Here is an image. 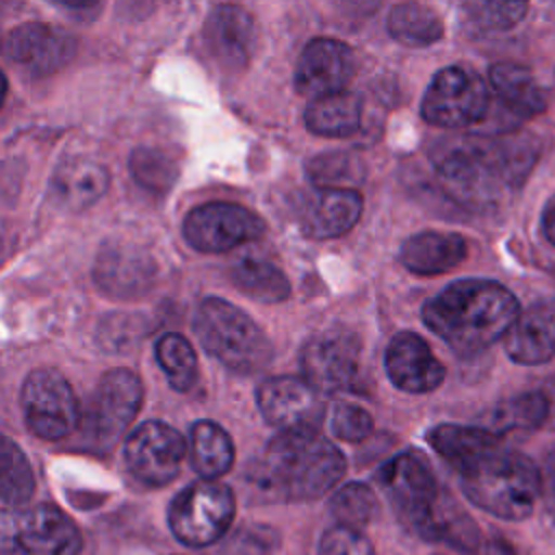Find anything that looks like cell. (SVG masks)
Listing matches in <instances>:
<instances>
[{
    "instance_id": "obj_14",
    "label": "cell",
    "mask_w": 555,
    "mask_h": 555,
    "mask_svg": "<svg viewBox=\"0 0 555 555\" xmlns=\"http://www.w3.org/2000/svg\"><path fill=\"white\" fill-rule=\"evenodd\" d=\"M360 364V343L347 330H325L301 349V371L321 395L347 390Z\"/></svg>"
},
{
    "instance_id": "obj_38",
    "label": "cell",
    "mask_w": 555,
    "mask_h": 555,
    "mask_svg": "<svg viewBox=\"0 0 555 555\" xmlns=\"http://www.w3.org/2000/svg\"><path fill=\"white\" fill-rule=\"evenodd\" d=\"M332 431L340 440L360 442L373 431L371 414L353 403H338L332 412Z\"/></svg>"
},
{
    "instance_id": "obj_5",
    "label": "cell",
    "mask_w": 555,
    "mask_h": 555,
    "mask_svg": "<svg viewBox=\"0 0 555 555\" xmlns=\"http://www.w3.org/2000/svg\"><path fill=\"white\" fill-rule=\"evenodd\" d=\"M193 325L202 347L236 373H256L273 358L267 334L251 317L221 297L204 299Z\"/></svg>"
},
{
    "instance_id": "obj_40",
    "label": "cell",
    "mask_w": 555,
    "mask_h": 555,
    "mask_svg": "<svg viewBox=\"0 0 555 555\" xmlns=\"http://www.w3.org/2000/svg\"><path fill=\"white\" fill-rule=\"evenodd\" d=\"M319 555H377L371 542L356 529L332 527L319 542Z\"/></svg>"
},
{
    "instance_id": "obj_7",
    "label": "cell",
    "mask_w": 555,
    "mask_h": 555,
    "mask_svg": "<svg viewBox=\"0 0 555 555\" xmlns=\"http://www.w3.org/2000/svg\"><path fill=\"white\" fill-rule=\"evenodd\" d=\"M141 399V379L130 369L106 371L80 414L78 425L87 442L100 449L115 444L137 416Z\"/></svg>"
},
{
    "instance_id": "obj_12",
    "label": "cell",
    "mask_w": 555,
    "mask_h": 555,
    "mask_svg": "<svg viewBox=\"0 0 555 555\" xmlns=\"http://www.w3.org/2000/svg\"><path fill=\"white\" fill-rule=\"evenodd\" d=\"M186 453V442L178 429L160 421L141 423L124 444L128 470L147 486L169 483Z\"/></svg>"
},
{
    "instance_id": "obj_11",
    "label": "cell",
    "mask_w": 555,
    "mask_h": 555,
    "mask_svg": "<svg viewBox=\"0 0 555 555\" xmlns=\"http://www.w3.org/2000/svg\"><path fill=\"white\" fill-rule=\"evenodd\" d=\"M182 232L193 249L221 254L262 236L264 223L249 208L230 202H210L186 215Z\"/></svg>"
},
{
    "instance_id": "obj_3",
    "label": "cell",
    "mask_w": 555,
    "mask_h": 555,
    "mask_svg": "<svg viewBox=\"0 0 555 555\" xmlns=\"http://www.w3.org/2000/svg\"><path fill=\"white\" fill-rule=\"evenodd\" d=\"M457 475L468 501L501 520L531 516L542 492L538 466L527 455L503 444L486 451L460 468Z\"/></svg>"
},
{
    "instance_id": "obj_25",
    "label": "cell",
    "mask_w": 555,
    "mask_h": 555,
    "mask_svg": "<svg viewBox=\"0 0 555 555\" xmlns=\"http://www.w3.org/2000/svg\"><path fill=\"white\" fill-rule=\"evenodd\" d=\"M427 442L457 473L486 451L499 447L501 438L492 429L444 423L427 434Z\"/></svg>"
},
{
    "instance_id": "obj_13",
    "label": "cell",
    "mask_w": 555,
    "mask_h": 555,
    "mask_svg": "<svg viewBox=\"0 0 555 555\" xmlns=\"http://www.w3.org/2000/svg\"><path fill=\"white\" fill-rule=\"evenodd\" d=\"M258 408L269 425L282 434L317 431L325 416L321 392L306 379L280 375L258 388Z\"/></svg>"
},
{
    "instance_id": "obj_24",
    "label": "cell",
    "mask_w": 555,
    "mask_h": 555,
    "mask_svg": "<svg viewBox=\"0 0 555 555\" xmlns=\"http://www.w3.org/2000/svg\"><path fill=\"white\" fill-rule=\"evenodd\" d=\"M468 254L466 238L453 232H418L410 236L401 251V264L416 275H438L455 269Z\"/></svg>"
},
{
    "instance_id": "obj_19",
    "label": "cell",
    "mask_w": 555,
    "mask_h": 555,
    "mask_svg": "<svg viewBox=\"0 0 555 555\" xmlns=\"http://www.w3.org/2000/svg\"><path fill=\"white\" fill-rule=\"evenodd\" d=\"M93 275L106 295L130 299L152 288L156 264L141 247L115 243L100 249Z\"/></svg>"
},
{
    "instance_id": "obj_26",
    "label": "cell",
    "mask_w": 555,
    "mask_h": 555,
    "mask_svg": "<svg viewBox=\"0 0 555 555\" xmlns=\"http://www.w3.org/2000/svg\"><path fill=\"white\" fill-rule=\"evenodd\" d=\"M490 85L496 98L516 115L533 117L546 108V98L533 74L518 63H496L490 67Z\"/></svg>"
},
{
    "instance_id": "obj_10",
    "label": "cell",
    "mask_w": 555,
    "mask_h": 555,
    "mask_svg": "<svg viewBox=\"0 0 555 555\" xmlns=\"http://www.w3.org/2000/svg\"><path fill=\"white\" fill-rule=\"evenodd\" d=\"M379 483L397 516L416 533H423L442 501L427 462L412 451L399 453L382 466Z\"/></svg>"
},
{
    "instance_id": "obj_36",
    "label": "cell",
    "mask_w": 555,
    "mask_h": 555,
    "mask_svg": "<svg viewBox=\"0 0 555 555\" xmlns=\"http://www.w3.org/2000/svg\"><path fill=\"white\" fill-rule=\"evenodd\" d=\"M330 512L340 527L360 531L373 520L377 512V499L369 486L353 481L334 492L330 499Z\"/></svg>"
},
{
    "instance_id": "obj_32",
    "label": "cell",
    "mask_w": 555,
    "mask_h": 555,
    "mask_svg": "<svg viewBox=\"0 0 555 555\" xmlns=\"http://www.w3.org/2000/svg\"><path fill=\"white\" fill-rule=\"evenodd\" d=\"M548 399L538 392H522L516 395L503 403H499L490 416L492 423V431L494 434H505V431H529V429H538L546 416H548Z\"/></svg>"
},
{
    "instance_id": "obj_35",
    "label": "cell",
    "mask_w": 555,
    "mask_h": 555,
    "mask_svg": "<svg viewBox=\"0 0 555 555\" xmlns=\"http://www.w3.org/2000/svg\"><path fill=\"white\" fill-rule=\"evenodd\" d=\"M156 360L165 375L169 377V384L184 392L189 390L197 379V358L189 340L180 334H165L156 343Z\"/></svg>"
},
{
    "instance_id": "obj_39",
    "label": "cell",
    "mask_w": 555,
    "mask_h": 555,
    "mask_svg": "<svg viewBox=\"0 0 555 555\" xmlns=\"http://www.w3.org/2000/svg\"><path fill=\"white\" fill-rule=\"evenodd\" d=\"M145 332L141 317H111L102 323L98 338L102 349L106 351H126L130 349L128 345H132L134 340L141 338V334Z\"/></svg>"
},
{
    "instance_id": "obj_6",
    "label": "cell",
    "mask_w": 555,
    "mask_h": 555,
    "mask_svg": "<svg viewBox=\"0 0 555 555\" xmlns=\"http://www.w3.org/2000/svg\"><path fill=\"white\" fill-rule=\"evenodd\" d=\"M236 501L228 486L202 479L182 488L169 505L171 533L189 546H210L234 520Z\"/></svg>"
},
{
    "instance_id": "obj_9",
    "label": "cell",
    "mask_w": 555,
    "mask_h": 555,
    "mask_svg": "<svg viewBox=\"0 0 555 555\" xmlns=\"http://www.w3.org/2000/svg\"><path fill=\"white\" fill-rule=\"evenodd\" d=\"M490 106L486 82L470 69L451 65L440 69L429 82L421 115L440 128H464L483 119Z\"/></svg>"
},
{
    "instance_id": "obj_16",
    "label": "cell",
    "mask_w": 555,
    "mask_h": 555,
    "mask_svg": "<svg viewBox=\"0 0 555 555\" xmlns=\"http://www.w3.org/2000/svg\"><path fill=\"white\" fill-rule=\"evenodd\" d=\"M4 52L26 74L41 78L69 63L76 52V39L61 26L26 22L7 35Z\"/></svg>"
},
{
    "instance_id": "obj_1",
    "label": "cell",
    "mask_w": 555,
    "mask_h": 555,
    "mask_svg": "<svg viewBox=\"0 0 555 555\" xmlns=\"http://www.w3.org/2000/svg\"><path fill=\"white\" fill-rule=\"evenodd\" d=\"M518 314V299L503 284L477 278L449 284L423 306L425 325L460 356L505 338Z\"/></svg>"
},
{
    "instance_id": "obj_42",
    "label": "cell",
    "mask_w": 555,
    "mask_h": 555,
    "mask_svg": "<svg viewBox=\"0 0 555 555\" xmlns=\"http://www.w3.org/2000/svg\"><path fill=\"white\" fill-rule=\"evenodd\" d=\"M544 236L555 245V206H551L544 215Z\"/></svg>"
},
{
    "instance_id": "obj_18",
    "label": "cell",
    "mask_w": 555,
    "mask_h": 555,
    "mask_svg": "<svg viewBox=\"0 0 555 555\" xmlns=\"http://www.w3.org/2000/svg\"><path fill=\"white\" fill-rule=\"evenodd\" d=\"M356 72L353 50L336 39H312L295 67V87L312 100L345 91Z\"/></svg>"
},
{
    "instance_id": "obj_30",
    "label": "cell",
    "mask_w": 555,
    "mask_h": 555,
    "mask_svg": "<svg viewBox=\"0 0 555 555\" xmlns=\"http://www.w3.org/2000/svg\"><path fill=\"white\" fill-rule=\"evenodd\" d=\"M388 33L405 46H429L444 33L440 15L418 2L395 4L388 13Z\"/></svg>"
},
{
    "instance_id": "obj_34",
    "label": "cell",
    "mask_w": 555,
    "mask_h": 555,
    "mask_svg": "<svg viewBox=\"0 0 555 555\" xmlns=\"http://www.w3.org/2000/svg\"><path fill=\"white\" fill-rule=\"evenodd\" d=\"M178 158L163 147H137L130 156V173L137 184L152 193H165L178 180Z\"/></svg>"
},
{
    "instance_id": "obj_27",
    "label": "cell",
    "mask_w": 555,
    "mask_h": 555,
    "mask_svg": "<svg viewBox=\"0 0 555 555\" xmlns=\"http://www.w3.org/2000/svg\"><path fill=\"white\" fill-rule=\"evenodd\" d=\"M189 462L204 479L225 475L234 464V444L230 434L212 421H197L189 431Z\"/></svg>"
},
{
    "instance_id": "obj_41",
    "label": "cell",
    "mask_w": 555,
    "mask_h": 555,
    "mask_svg": "<svg viewBox=\"0 0 555 555\" xmlns=\"http://www.w3.org/2000/svg\"><path fill=\"white\" fill-rule=\"evenodd\" d=\"M273 542H275L273 533L267 531L264 527L245 529L230 540L228 555H269L273 548L271 546Z\"/></svg>"
},
{
    "instance_id": "obj_43",
    "label": "cell",
    "mask_w": 555,
    "mask_h": 555,
    "mask_svg": "<svg viewBox=\"0 0 555 555\" xmlns=\"http://www.w3.org/2000/svg\"><path fill=\"white\" fill-rule=\"evenodd\" d=\"M551 503H553V514H555V477H553V488H551Z\"/></svg>"
},
{
    "instance_id": "obj_33",
    "label": "cell",
    "mask_w": 555,
    "mask_h": 555,
    "mask_svg": "<svg viewBox=\"0 0 555 555\" xmlns=\"http://www.w3.org/2000/svg\"><path fill=\"white\" fill-rule=\"evenodd\" d=\"M308 178L319 189H351L364 180V165L351 152H323L308 163Z\"/></svg>"
},
{
    "instance_id": "obj_21",
    "label": "cell",
    "mask_w": 555,
    "mask_h": 555,
    "mask_svg": "<svg viewBox=\"0 0 555 555\" xmlns=\"http://www.w3.org/2000/svg\"><path fill=\"white\" fill-rule=\"evenodd\" d=\"M505 351L518 364H542L555 356V299L518 314L505 336Z\"/></svg>"
},
{
    "instance_id": "obj_8",
    "label": "cell",
    "mask_w": 555,
    "mask_h": 555,
    "mask_svg": "<svg viewBox=\"0 0 555 555\" xmlns=\"http://www.w3.org/2000/svg\"><path fill=\"white\" fill-rule=\"evenodd\" d=\"M20 405L28 429L43 440H61L80 423L78 401L69 382L50 366L28 373L22 384Z\"/></svg>"
},
{
    "instance_id": "obj_2",
    "label": "cell",
    "mask_w": 555,
    "mask_h": 555,
    "mask_svg": "<svg viewBox=\"0 0 555 555\" xmlns=\"http://www.w3.org/2000/svg\"><path fill=\"white\" fill-rule=\"evenodd\" d=\"M347 462L319 431L278 434L249 470L254 488L273 501H310L330 492Z\"/></svg>"
},
{
    "instance_id": "obj_31",
    "label": "cell",
    "mask_w": 555,
    "mask_h": 555,
    "mask_svg": "<svg viewBox=\"0 0 555 555\" xmlns=\"http://www.w3.org/2000/svg\"><path fill=\"white\" fill-rule=\"evenodd\" d=\"M230 280L238 291L264 304H278L291 295V282L286 275L267 260L245 258L236 262L230 269Z\"/></svg>"
},
{
    "instance_id": "obj_29",
    "label": "cell",
    "mask_w": 555,
    "mask_h": 555,
    "mask_svg": "<svg viewBox=\"0 0 555 555\" xmlns=\"http://www.w3.org/2000/svg\"><path fill=\"white\" fill-rule=\"evenodd\" d=\"M35 490V475L24 451L9 438H2L0 449V499L2 514L17 512Z\"/></svg>"
},
{
    "instance_id": "obj_37",
    "label": "cell",
    "mask_w": 555,
    "mask_h": 555,
    "mask_svg": "<svg viewBox=\"0 0 555 555\" xmlns=\"http://www.w3.org/2000/svg\"><path fill=\"white\" fill-rule=\"evenodd\" d=\"M525 2H468L464 4L466 20L483 30H505L516 26L525 13Z\"/></svg>"
},
{
    "instance_id": "obj_4",
    "label": "cell",
    "mask_w": 555,
    "mask_h": 555,
    "mask_svg": "<svg viewBox=\"0 0 555 555\" xmlns=\"http://www.w3.org/2000/svg\"><path fill=\"white\" fill-rule=\"evenodd\" d=\"M525 139L527 137H460L438 145L434 165L457 191H490L496 182L512 184L529 171L533 152Z\"/></svg>"
},
{
    "instance_id": "obj_28",
    "label": "cell",
    "mask_w": 555,
    "mask_h": 555,
    "mask_svg": "<svg viewBox=\"0 0 555 555\" xmlns=\"http://www.w3.org/2000/svg\"><path fill=\"white\" fill-rule=\"evenodd\" d=\"M362 100L353 91L317 98L306 108V126L321 137H347L360 128Z\"/></svg>"
},
{
    "instance_id": "obj_20",
    "label": "cell",
    "mask_w": 555,
    "mask_h": 555,
    "mask_svg": "<svg viewBox=\"0 0 555 555\" xmlns=\"http://www.w3.org/2000/svg\"><path fill=\"white\" fill-rule=\"evenodd\" d=\"M386 373L405 392H429L444 379V366L414 332H399L386 347Z\"/></svg>"
},
{
    "instance_id": "obj_22",
    "label": "cell",
    "mask_w": 555,
    "mask_h": 555,
    "mask_svg": "<svg viewBox=\"0 0 555 555\" xmlns=\"http://www.w3.org/2000/svg\"><path fill=\"white\" fill-rule=\"evenodd\" d=\"M108 189V171L104 165L72 156L59 163L50 178V197L59 208L85 210L93 206Z\"/></svg>"
},
{
    "instance_id": "obj_17",
    "label": "cell",
    "mask_w": 555,
    "mask_h": 555,
    "mask_svg": "<svg viewBox=\"0 0 555 555\" xmlns=\"http://www.w3.org/2000/svg\"><path fill=\"white\" fill-rule=\"evenodd\" d=\"M204 46L210 59L228 72L243 69L258 41V28L249 11L238 4L215 7L202 28Z\"/></svg>"
},
{
    "instance_id": "obj_23",
    "label": "cell",
    "mask_w": 555,
    "mask_h": 555,
    "mask_svg": "<svg viewBox=\"0 0 555 555\" xmlns=\"http://www.w3.org/2000/svg\"><path fill=\"white\" fill-rule=\"evenodd\" d=\"M362 195L353 189L319 191L301 215V228L312 238H334L349 232L362 215Z\"/></svg>"
},
{
    "instance_id": "obj_15",
    "label": "cell",
    "mask_w": 555,
    "mask_h": 555,
    "mask_svg": "<svg viewBox=\"0 0 555 555\" xmlns=\"http://www.w3.org/2000/svg\"><path fill=\"white\" fill-rule=\"evenodd\" d=\"M4 540L13 535L26 555H80L82 538L76 522L50 503L35 505L2 520Z\"/></svg>"
}]
</instances>
